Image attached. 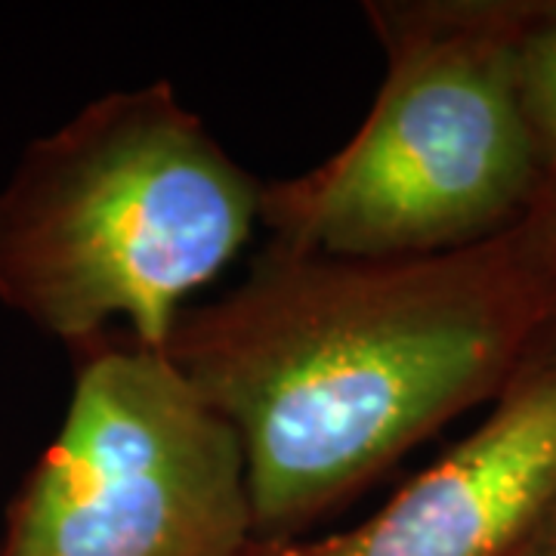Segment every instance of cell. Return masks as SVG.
Here are the masks:
<instances>
[{
    "instance_id": "1",
    "label": "cell",
    "mask_w": 556,
    "mask_h": 556,
    "mask_svg": "<svg viewBox=\"0 0 556 556\" xmlns=\"http://www.w3.org/2000/svg\"><path fill=\"white\" fill-rule=\"evenodd\" d=\"M522 331L514 276L492 257L356 260L269 241L241 285L179 316L164 356L239 433L254 541L276 544L485 396Z\"/></svg>"
},
{
    "instance_id": "2",
    "label": "cell",
    "mask_w": 556,
    "mask_h": 556,
    "mask_svg": "<svg viewBox=\"0 0 556 556\" xmlns=\"http://www.w3.org/2000/svg\"><path fill=\"white\" fill-rule=\"evenodd\" d=\"M260 192L170 80L105 93L0 186V303L68 350L124 321L164 353L186 300L254 236Z\"/></svg>"
},
{
    "instance_id": "3",
    "label": "cell",
    "mask_w": 556,
    "mask_h": 556,
    "mask_svg": "<svg viewBox=\"0 0 556 556\" xmlns=\"http://www.w3.org/2000/svg\"><path fill=\"white\" fill-rule=\"evenodd\" d=\"M387 75L334 155L263 182L269 241L331 257L467 248L535 192L541 155L517 87V31L439 7L365 3Z\"/></svg>"
},
{
    "instance_id": "4",
    "label": "cell",
    "mask_w": 556,
    "mask_h": 556,
    "mask_svg": "<svg viewBox=\"0 0 556 556\" xmlns=\"http://www.w3.org/2000/svg\"><path fill=\"white\" fill-rule=\"evenodd\" d=\"M56 439L7 504L0 556H244L239 433L179 368L109 334L78 350Z\"/></svg>"
},
{
    "instance_id": "5",
    "label": "cell",
    "mask_w": 556,
    "mask_h": 556,
    "mask_svg": "<svg viewBox=\"0 0 556 556\" xmlns=\"http://www.w3.org/2000/svg\"><path fill=\"white\" fill-rule=\"evenodd\" d=\"M556 504V356L510 380L492 417L378 514L244 556H517Z\"/></svg>"
},
{
    "instance_id": "6",
    "label": "cell",
    "mask_w": 556,
    "mask_h": 556,
    "mask_svg": "<svg viewBox=\"0 0 556 556\" xmlns=\"http://www.w3.org/2000/svg\"><path fill=\"white\" fill-rule=\"evenodd\" d=\"M517 87L541 164H556V13L517 31Z\"/></svg>"
},
{
    "instance_id": "7",
    "label": "cell",
    "mask_w": 556,
    "mask_h": 556,
    "mask_svg": "<svg viewBox=\"0 0 556 556\" xmlns=\"http://www.w3.org/2000/svg\"><path fill=\"white\" fill-rule=\"evenodd\" d=\"M517 556H556V504L547 510V517L538 522V529Z\"/></svg>"
}]
</instances>
